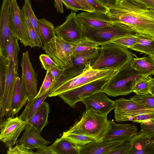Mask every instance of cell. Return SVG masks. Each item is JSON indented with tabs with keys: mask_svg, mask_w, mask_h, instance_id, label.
<instances>
[{
	"mask_svg": "<svg viewBox=\"0 0 154 154\" xmlns=\"http://www.w3.org/2000/svg\"><path fill=\"white\" fill-rule=\"evenodd\" d=\"M106 14L113 23L125 24L136 33L154 40V10L135 0H121Z\"/></svg>",
	"mask_w": 154,
	"mask_h": 154,
	"instance_id": "obj_1",
	"label": "cell"
},
{
	"mask_svg": "<svg viewBox=\"0 0 154 154\" xmlns=\"http://www.w3.org/2000/svg\"><path fill=\"white\" fill-rule=\"evenodd\" d=\"M107 115L92 109L86 110L79 119L67 131L89 137L95 140H102L109 126Z\"/></svg>",
	"mask_w": 154,
	"mask_h": 154,
	"instance_id": "obj_2",
	"label": "cell"
},
{
	"mask_svg": "<svg viewBox=\"0 0 154 154\" xmlns=\"http://www.w3.org/2000/svg\"><path fill=\"white\" fill-rule=\"evenodd\" d=\"M145 76L134 69L130 63L118 70L101 91L110 97L126 95L133 92L136 84Z\"/></svg>",
	"mask_w": 154,
	"mask_h": 154,
	"instance_id": "obj_3",
	"label": "cell"
},
{
	"mask_svg": "<svg viewBox=\"0 0 154 154\" xmlns=\"http://www.w3.org/2000/svg\"><path fill=\"white\" fill-rule=\"evenodd\" d=\"M100 47L99 56L91 66L94 69L118 71L130 63L134 58L131 51L112 42Z\"/></svg>",
	"mask_w": 154,
	"mask_h": 154,
	"instance_id": "obj_4",
	"label": "cell"
},
{
	"mask_svg": "<svg viewBox=\"0 0 154 154\" xmlns=\"http://www.w3.org/2000/svg\"><path fill=\"white\" fill-rule=\"evenodd\" d=\"M82 29L85 37L99 46L136 34L126 25L118 23H114L112 26L101 28L82 27Z\"/></svg>",
	"mask_w": 154,
	"mask_h": 154,
	"instance_id": "obj_5",
	"label": "cell"
},
{
	"mask_svg": "<svg viewBox=\"0 0 154 154\" xmlns=\"http://www.w3.org/2000/svg\"><path fill=\"white\" fill-rule=\"evenodd\" d=\"M117 71L112 69H94L92 68L90 64H87L82 73L61 84L51 93L48 97L58 96L62 93L94 81L112 77Z\"/></svg>",
	"mask_w": 154,
	"mask_h": 154,
	"instance_id": "obj_6",
	"label": "cell"
},
{
	"mask_svg": "<svg viewBox=\"0 0 154 154\" xmlns=\"http://www.w3.org/2000/svg\"><path fill=\"white\" fill-rule=\"evenodd\" d=\"M75 48V45L65 42L56 35L43 47L46 54L63 70L74 66Z\"/></svg>",
	"mask_w": 154,
	"mask_h": 154,
	"instance_id": "obj_7",
	"label": "cell"
},
{
	"mask_svg": "<svg viewBox=\"0 0 154 154\" xmlns=\"http://www.w3.org/2000/svg\"><path fill=\"white\" fill-rule=\"evenodd\" d=\"M112 77L94 81L62 93L58 96L70 107L74 108L78 102H81L84 99L101 91Z\"/></svg>",
	"mask_w": 154,
	"mask_h": 154,
	"instance_id": "obj_8",
	"label": "cell"
},
{
	"mask_svg": "<svg viewBox=\"0 0 154 154\" xmlns=\"http://www.w3.org/2000/svg\"><path fill=\"white\" fill-rule=\"evenodd\" d=\"M55 32L57 35L63 41L74 45L85 37L76 14L72 11L66 17L62 24L55 28Z\"/></svg>",
	"mask_w": 154,
	"mask_h": 154,
	"instance_id": "obj_9",
	"label": "cell"
},
{
	"mask_svg": "<svg viewBox=\"0 0 154 154\" xmlns=\"http://www.w3.org/2000/svg\"><path fill=\"white\" fill-rule=\"evenodd\" d=\"M26 122L19 116H10L0 121V140L6 147L12 146L17 143L22 132L25 130Z\"/></svg>",
	"mask_w": 154,
	"mask_h": 154,
	"instance_id": "obj_10",
	"label": "cell"
},
{
	"mask_svg": "<svg viewBox=\"0 0 154 154\" xmlns=\"http://www.w3.org/2000/svg\"><path fill=\"white\" fill-rule=\"evenodd\" d=\"M114 117L117 122L127 121L128 118L137 114L154 112L148 108L130 99L122 97L115 101Z\"/></svg>",
	"mask_w": 154,
	"mask_h": 154,
	"instance_id": "obj_11",
	"label": "cell"
},
{
	"mask_svg": "<svg viewBox=\"0 0 154 154\" xmlns=\"http://www.w3.org/2000/svg\"><path fill=\"white\" fill-rule=\"evenodd\" d=\"M9 20L11 29L13 35L25 47H30V42L26 33L24 18L17 0L11 1Z\"/></svg>",
	"mask_w": 154,
	"mask_h": 154,
	"instance_id": "obj_12",
	"label": "cell"
},
{
	"mask_svg": "<svg viewBox=\"0 0 154 154\" xmlns=\"http://www.w3.org/2000/svg\"><path fill=\"white\" fill-rule=\"evenodd\" d=\"M7 68L3 97L0 100V121L5 117L11 116V103L13 90L16 77L18 72L15 71L13 61L7 62Z\"/></svg>",
	"mask_w": 154,
	"mask_h": 154,
	"instance_id": "obj_13",
	"label": "cell"
},
{
	"mask_svg": "<svg viewBox=\"0 0 154 154\" xmlns=\"http://www.w3.org/2000/svg\"><path fill=\"white\" fill-rule=\"evenodd\" d=\"M22 72L21 79L26 88L29 99L37 95V74L30 60L28 51L23 53L20 63Z\"/></svg>",
	"mask_w": 154,
	"mask_h": 154,
	"instance_id": "obj_14",
	"label": "cell"
},
{
	"mask_svg": "<svg viewBox=\"0 0 154 154\" xmlns=\"http://www.w3.org/2000/svg\"><path fill=\"white\" fill-rule=\"evenodd\" d=\"M137 133L134 124L116 123L109 120L106 133L102 140L129 141Z\"/></svg>",
	"mask_w": 154,
	"mask_h": 154,
	"instance_id": "obj_15",
	"label": "cell"
},
{
	"mask_svg": "<svg viewBox=\"0 0 154 154\" xmlns=\"http://www.w3.org/2000/svg\"><path fill=\"white\" fill-rule=\"evenodd\" d=\"M76 17L82 28L99 29L114 24L108 15L102 12L85 11L76 14Z\"/></svg>",
	"mask_w": 154,
	"mask_h": 154,
	"instance_id": "obj_16",
	"label": "cell"
},
{
	"mask_svg": "<svg viewBox=\"0 0 154 154\" xmlns=\"http://www.w3.org/2000/svg\"><path fill=\"white\" fill-rule=\"evenodd\" d=\"M81 102L86 110L92 109L100 113L108 114L115 109V101L110 100L103 91H101L84 99Z\"/></svg>",
	"mask_w": 154,
	"mask_h": 154,
	"instance_id": "obj_17",
	"label": "cell"
},
{
	"mask_svg": "<svg viewBox=\"0 0 154 154\" xmlns=\"http://www.w3.org/2000/svg\"><path fill=\"white\" fill-rule=\"evenodd\" d=\"M11 0H3L0 11V54L4 51L12 33L10 27L9 13Z\"/></svg>",
	"mask_w": 154,
	"mask_h": 154,
	"instance_id": "obj_18",
	"label": "cell"
},
{
	"mask_svg": "<svg viewBox=\"0 0 154 154\" xmlns=\"http://www.w3.org/2000/svg\"><path fill=\"white\" fill-rule=\"evenodd\" d=\"M127 141L123 140H95L81 146L80 154H109L116 148Z\"/></svg>",
	"mask_w": 154,
	"mask_h": 154,
	"instance_id": "obj_19",
	"label": "cell"
},
{
	"mask_svg": "<svg viewBox=\"0 0 154 154\" xmlns=\"http://www.w3.org/2000/svg\"><path fill=\"white\" fill-rule=\"evenodd\" d=\"M25 85L18 75L16 78L13 90L11 116L14 117L29 100Z\"/></svg>",
	"mask_w": 154,
	"mask_h": 154,
	"instance_id": "obj_20",
	"label": "cell"
},
{
	"mask_svg": "<svg viewBox=\"0 0 154 154\" xmlns=\"http://www.w3.org/2000/svg\"><path fill=\"white\" fill-rule=\"evenodd\" d=\"M25 130L19 141V144L33 149L47 146L50 143L44 139L40 133L32 126L26 124Z\"/></svg>",
	"mask_w": 154,
	"mask_h": 154,
	"instance_id": "obj_21",
	"label": "cell"
},
{
	"mask_svg": "<svg viewBox=\"0 0 154 154\" xmlns=\"http://www.w3.org/2000/svg\"><path fill=\"white\" fill-rule=\"evenodd\" d=\"M150 139L146 132H137L130 140L131 146L128 154H154V149L150 146Z\"/></svg>",
	"mask_w": 154,
	"mask_h": 154,
	"instance_id": "obj_22",
	"label": "cell"
},
{
	"mask_svg": "<svg viewBox=\"0 0 154 154\" xmlns=\"http://www.w3.org/2000/svg\"><path fill=\"white\" fill-rule=\"evenodd\" d=\"M50 109L48 103L44 101L34 114L29 119L25 120L26 124L32 126L41 133L48 124V119Z\"/></svg>",
	"mask_w": 154,
	"mask_h": 154,
	"instance_id": "obj_23",
	"label": "cell"
},
{
	"mask_svg": "<svg viewBox=\"0 0 154 154\" xmlns=\"http://www.w3.org/2000/svg\"><path fill=\"white\" fill-rule=\"evenodd\" d=\"M50 146L55 154H80L81 148L61 137Z\"/></svg>",
	"mask_w": 154,
	"mask_h": 154,
	"instance_id": "obj_24",
	"label": "cell"
},
{
	"mask_svg": "<svg viewBox=\"0 0 154 154\" xmlns=\"http://www.w3.org/2000/svg\"><path fill=\"white\" fill-rule=\"evenodd\" d=\"M130 65L141 74L145 76L154 75V62L149 55L140 58L134 57Z\"/></svg>",
	"mask_w": 154,
	"mask_h": 154,
	"instance_id": "obj_25",
	"label": "cell"
},
{
	"mask_svg": "<svg viewBox=\"0 0 154 154\" xmlns=\"http://www.w3.org/2000/svg\"><path fill=\"white\" fill-rule=\"evenodd\" d=\"M18 41L17 38L12 34L4 51L2 54H0L4 55L7 62L14 61L16 72H18L17 55L20 50Z\"/></svg>",
	"mask_w": 154,
	"mask_h": 154,
	"instance_id": "obj_26",
	"label": "cell"
},
{
	"mask_svg": "<svg viewBox=\"0 0 154 154\" xmlns=\"http://www.w3.org/2000/svg\"><path fill=\"white\" fill-rule=\"evenodd\" d=\"M38 23L42 42L44 45L56 36L55 28L51 22L44 18L38 19Z\"/></svg>",
	"mask_w": 154,
	"mask_h": 154,
	"instance_id": "obj_27",
	"label": "cell"
},
{
	"mask_svg": "<svg viewBox=\"0 0 154 154\" xmlns=\"http://www.w3.org/2000/svg\"><path fill=\"white\" fill-rule=\"evenodd\" d=\"M100 49H96L75 55L73 57L74 65L85 66L87 64L92 66L97 60L100 54Z\"/></svg>",
	"mask_w": 154,
	"mask_h": 154,
	"instance_id": "obj_28",
	"label": "cell"
},
{
	"mask_svg": "<svg viewBox=\"0 0 154 154\" xmlns=\"http://www.w3.org/2000/svg\"><path fill=\"white\" fill-rule=\"evenodd\" d=\"M136 34L137 42L130 49L148 55L154 54V40Z\"/></svg>",
	"mask_w": 154,
	"mask_h": 154,
	"instance_id": "obj_29",
	"label": "cell"
},
{
	"mask_svg": "<svg viewBox=\"0 0 154 154\" xmlns=\"http://www.w3.org/2000/svg\"><path fill=\"white\" fill-rule=\"evenodd\" d=\"M21 11L23 18L29 21L37 33L40 40L42 42L39 31L38 19L37 18L34 13L30 0H25Z\"/></svg>",
	"mask_w": 154,
	"mask_h": 154,
	"instance_id": "obj_30",
	"label": "cell"
},
{
	"mask_svg": "<svg viewBox=\"0 0 154 154\" xmlns=\"http://www.w3.org/2000/svg\"><path fill=\"white\" fill-rule=\"evenodd\" d=\"M154 84V79L151 75L145 76L138 82L134 87L133 92L137 95L151 94Z\"/></svg>",
	"mask_w": 154,
	"mask_h": 154,
	"instance_id": "obj_31",
	"label": "cell"
},
{
	"mask_svg": "<svg viewBox=\"0 0 154 154\" xmlns=\"http://www.w3.org/2000/svg\"><path fill=\"white\" fill-rule=\"evenodd\" d=\"M61 137L81 146L95 141L94 139L89 137L81 134L69 132L67 131L63 133Z\"/></svg>",
	"mask_w": 154,
	"mask_h": 154,
	"instance_id": "obj_32",
	"label": "cell"
},
{
	"mask_svg": "<svg viewBox=\"0 0 154 154\" xmlns=\"http://www.w3.org/2000/svg\"><path fill=\"white\" fill-rule=\"evenodd\" d=\"M26 33L30 44L31 48L38 47L43 48L42 42L35 29L29 21L24 18Z\"/></svg>",
	"mask_w": 154,
	"mask_h": 154,
	"instance_id": "obj_33",
	"label": "cell"
},
{
	"mask_svg": "<svg viewBox=\"0 0 154 154\" xmlns=\"http://www.w3.org/2000/svg\"><path fill=\"white\" fill-rule=\"evenodd\" d=\"M75 47L73 56L76 54L100 48V47L97 44L88 40L85 37L75 45Z\"/></svg>",
	"mask_w": 154,
	"mask_h": 154,
	"instance_id": "obj_34",
	"label": "cell"
},
{
	"mask_svg": "<svg viewBox=\"0 0 154 154\" xmlns=\"http://www.w3.org/2000/svg\"><path fill=\"white\" fill-rule=\"evenodd\" d=\"M7 68V63L4 55L0 54V100L3 95Z\"/></svg>",
	"mask_w": 154,
	"mask_h": 154,
	"instance_id": "obj_35",
	"label": "cell"
},
{
	"mask_svg": "<svg viewBox=\"0 0 154 154\" xmlns=\"http://www.w3.org/2000/svg\"><path fill=\"white\" fill-rule=\"evenodd\" d=\"M129 99L147 107L154 108V96L152 93L145 95L136 94Z\"/></svg>",
	"mask_w": 154,
	"mask_h": 154,
	"instance_id": "obj_36",
	"label": "cell"
},
{
	"mask_svg": "<svg viewBox=\"0 0 154 154\" xmlns=\"http://www.w3.org/2000/svg\"><path fill=\"white\" fill-rule=\"evenodd\" d=\"M137 40V36L136 33L133 35L116 39L111 42L125 48L130 49L135 44Z\"/></svg>",
	"mask_w": 154,
	"mask_h": 154,
	"instance_id": "obj_37",
	"label": "cell"
},
{
	"mask_svg": "<svg viewBox=\"0 0 154 154\" xmlns=\"http://www.w3.org/2000/svg\"><path fill=\"white\" fill-rule=\"evenodd\" d=\"M141 123L154 122V112L143 113L128 118L127 121Z\"/></svg>",
	"mask_w": 154,
	"mask_h": 154,
	"instance_id": "obj_38",
	"label": "cell"
},
{
	"mask_svg": "<svg viewBox=\"0 0 154 154\" xmlns=\"http://www.w3.org/2000/svg\"><path fill=\"white\" fill-rule=\"evenodd\" d=\"M55 81L49 70H47L46 75L37 95L34 98H37L43 95L50 87Z\"/></svg>",
	"mask_w": 154,
	"mask_h": 154,
	"instance_id": "obj_39",
	"label": "cell"
},
{
	"mask_svg": "<svg viewBox=\"0 0 154 154\" xmlns=\"http://www.w3.org/2000/svg\"><path fill=\"white\" fill-rule=\"evenodd\" d=\"M32 149L27 148L22 144H17L14 148L8 147L7 151L8 154H33Z\"/></svg>",
	"mask_w": 154,
	"mask_h": 154,
	"instance_id": "obj_40",
	"label": "cell"
},
{
	"mask_svg": "<svg viewBox=\"0 0 154 154\" xmlns=\"http://www.w3.org/2000/svg\"><path fill=\"white\" fill-rule=\"evenodd\" d=\"M39 59L42 68L47 71L52 67L59 66L47 54H41Z\"/></svg>",
	"mask_w": 154,
	"mask_h": 154,
	"instance_id": "obj_41",
	"label": "cell"
},
{
	"mask_svg": "<svg viewBox=\"0 0 154 154\" xmlns=\"http://www.w3.org/2000/svg\"><path fill=\"white\" fill-rule=\"evenodd\" d=\"M94 11L106 14L108 8L104 6L97 0H85Z\"/></svg>",
	"mask_w": 154,
	"mask_h": 154,
	"instance_id": "obj_42",
	"label": "cell"
},
{
	"mask_svg": "<svg viewBox=\"0 0 154 154\" xmlns=\"http://www.w3.org/2000/svg\"><path fill=\"white\" fill-rule=\"evenodd\" d=\"M131 146V143L129 140L116 148L109 154H128Z\"/></svg>",
	"mask_w": 154,
	"mask_h": 154,
	"instance_id": "obj_43",
	"label": "cell"
},
{
	"mask_svg": "<svg viewBox=\"0 0 154 154\" xmlns=\"http://www.w3.org/2000/svg\"><path fill=\"white\" fill-rule=\"evenodd\" d=\"M62 2L68 9L75 12L83 11L82 7L75 0H62Z\"/></svg>",
	"mask_w": 154,
	"mask_h": 154,
	"instance_id": "obj_44",
	"label": "cell"
},
{
	"mask_svg": "<svg viewBox=\"0 0 154 154\" xmlns=\"http://www.w3.org/2000/svg\"><path fill=\"white\" fill-rule=\"evenodd\" d=\"M140 131L146 132L150 138L154 134V122L140 124Z\"/></svg>",
	"mask_w": 154,
	"mask_h": 154,
	"instance_id": "obj_45",
	"label": "cell"
},
{
	"mask_svg": "<svg viewBox=\"0 0 154 154\" xmlns=\"http://www.w3.org/2000/svg\"><path fill=\"white\" fill-rule=\"evenodd\" d=\"M51 74L54 80H57L62 74L64 70L60 66L54 67L48 69Z\"/></svg>",
	"mask_w": 154,
	"mask_h": 154,
	"instance_id": "obj_46",
	"label": "cell"
},
{
	"mask_svg": "<svg viewBox=\"0 0 154 154\" xmlns=\"http://www.w3.org/2000/svg\"><path fill=\"white\" fill-rule=\"evenodd\" d=\"M35 154H55L50 146H45L37 149Z\"/></svg>",
	"mask_w": 154,
	"mask_h": 154,
	"instance_id": "obj_47",
	"label": "cell"
},
{
	"mask_svg": "<svg viewBox=\"0 0 154 154\" xmlns=\"http://www.w3.org/2000/svg\"><path fill=\"white\" fill-rule=\"evenodd\" d=\"M108 8L116 7L117 5V0H97Z\"/></svg>",
	"mask_w": 154,
	"mask_h": 154,
	"instance_id": "obj_48",
	"label": "cell"
},
{
	"mask_svg": "<svg viewBox=\"0 0 154 154\" xmlns=\"http://www.w3.org/2000/svg\"><path fill=\"white\" fill-rule=\"evenodd\" d=\"M146 8L154 10V0H135Z\"/></svg>",
	"mask_w": 154,
	"mask_h": 154,
	"instance_id": "obj_49",
	"label": "cell"
},
{
	"mask_svg": "<svg viewBox=\"0 0 154 154\" xmlns=\"http://www.w3.org/2000/svg\"><path fill=\"white\" fill-rule=\"evenodd\" d=\"M82 7L83 11L88 12H94V11L88 5L85 0H75Z\"/></svg>",
	"mask_w": 154,
	"mask_h": 154,
	"instance_id": "obj_50",
	"label": "cell"
},
{
	"mask_svg": "<svg viewBox=\"0 0 154 154\" xmlns=\"http://www.w3.org/2000/svg\"><path fill=\"white\" fill-rule=\"evenodd\" d=\"M54 6L57 12L61 13L64 12L62 0H54Z\"/></svg>",
	"mask_w": 154,
	"mask_h": 154,
	"instance_id": "obj_51",
	"label": "cell"
},
{
	"mask_svg": "<svg viewBox=\"0 0 154 154\" xmlns=\"http://www.w3.org/2000/svg\"><path fill=\"white\" fill-rule=\"evenodd\" d=\"M150 146L151 148L154 149V134L151 138Z\"/></svg>",
	"mask_w": 154,
	"mask_h": 154,
	"instance_id": "obj_52",
	"label": "cell"
},
{
	"mask_svg": "<svg viewBox=\"0 0 154 154\" xmlns=\"http://www.w3.org/2000/svg\"><path fill=\"white\" fill-rule=\"evenodd\" d=\"M149 55L152 57L154 62V54H150Z\"/></svg>",
	"mask_w": 154,
	"mask_h": 154,
	"instance_id": "obj_53",
	"label": "cell"
},
{
	"mask_svg": "<svg viewBox=\"0 0 154 154\" xmlns=\"http://www.w3.org/2000/svg\"><path fill=\"white\" fill-rule=\"evenodd\" d=\"M152 92L153 94H154V84L152 88Z\"/></svg>",
	"mask_w": 154,
	"mask_h": 154,
	"instance_id": "obj_54",
	"label": "cell"
},
{
	"mask_svg": "<svg viewBox=\"0 0 154 154\" xmlns=\"http://www.w3.org/2000/svg\"><path fill=\"white\" fill-rule=\"evenodd\" d=\"M121 0H117V4H118V3L120 1H121Z\"/></svg>",
	"mask_w": 154,
	"mask_h": 154,
	"instance_id": "obj_55",
	"label": "cell"
},
{
	"mask_svg": "<svg viewBox=\"0 0 154 154\" xmlns=\"http://www.w3.org/2000/svg\"><path fill=\"white\" fill-rule=\"evenodd\" d=\"M153 94V95H154V94Z\"/></svg>",
	"mask_w": 154,
	"mask_h": 154,
	"instance_id": "obj_56",
	"label": "cell"
}]
</instances>
